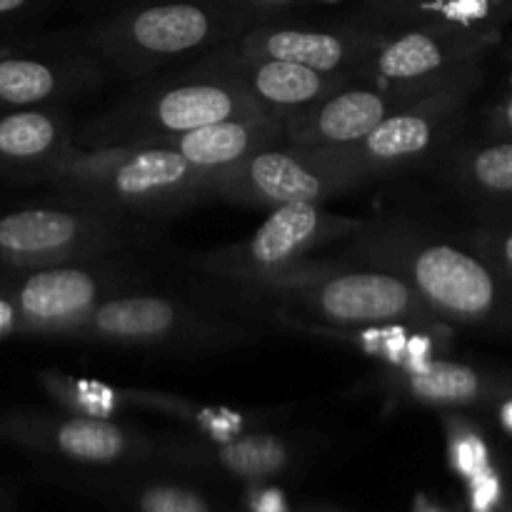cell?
I'll list each match as a JSON object with an SVG mask.
<instances>
[{
	"label": "cell",
	"mask_w": 512,
	"mask_h": 512,
	"mask_svg": "<svg viewBox=\"0 0 512 512\" xmlns=\"http://www.w3.org/2000/svg\"><path fill=\"white\" fill-rule=\"evenodd\" d=\"M355 258L398 273L440 323L512 333V280L493 263L408 223H370Z\"/></svg>",
	"instance_id": "cell-1"
},
{
	"label": "cell",
	"mask_w": 512,
	"mask_h": 512,
	"mask_svg": "<svg viewBox=\"0 0 512 512\" xmlns=\"http://www.w3.org/2000/svg\"><path fill=\"white\" fill-rule=\"evenodd\" d=\"M268 113L235 75L228 45L180 65L175 73L148 75L138 90L75 128L80 150L163 145L188 130L240 115Z\"/></svg>",
	"instance_id": "cell-2"
},
{
	"label": "cell",
	"mask_w": 512,
	"mask_h": 512,
	"mask_svg": "<svg viewBox=\"0 0 512 512\" xmlns=\"http://www.w3.org/2000/svg\"><path fill=\"white\" fill-rule=\"evenodd\" d=\"M260 20L245 0H153L110 10L75 33L115 78H148L223 48Z\"/></svg>",
	"instance_id": "cell-3"
},
{
	"label": "cell",
	"mask_w": 512,
	"mask_h": 512,
	"mask_svg": "<svg viewBox=\"0 0 512 512\" xmlns=\"http://www.w3.org/2000/svg\"><path fill=\"white\" fill-rule=\"evenodd\" d=\"M213 175L168 145L75 150L48 180L60 203L85 205L138 225L210 198Z\"/></svg>",
	"instance_id": "cell-4"
},
{
	"label": "cell",
	"mask_w": 512,
	"mask_h": 512,
	"mask_svg": "<svg viewBox=\"0 0 512 512\" xmlns=\"http://www.w3.org/2000/svg\"><path fill=\"white\" fill-rule=\"evenodd\" d=\"M480 80L483 65L393 113L358 143L328 150L365 185L435 165L458 140Z\"/></svg>",
	"instance_id": "cell-5"
},
{
	"label": "cell",
	"mask_w": 512,
	"mask_h": 512,
	"mask_svg": "<svg viewBox=\"0 0 512 512\" xmlns=\"http://www.w3.org/2000/svg\"><path fill=\"white\" fill-rule=\"evenodd\" d=\"M368 225V220L330 213L323 203L278 205L248 240L205 255L200 265L215 278L260 295L308 273L315 263H305V258L313 250L355 238Z\"/></svg>",
	"instance_id": "cell-6"
},
{
	"label": "cell",
	"mask_w": 512,
	"mask_h": 512,
	"mask_svg": "<svg viewBox=\"0 0 512 512\" xmlns=\"http://www.w3.org/2000/svg\"><path fill=\"white\" fill-rule=\"evenodd\" d=\"M283 308L303 313L308 318L345 328H370V325H415V328H440V320L430 313L413 285L398 273L385 268H343L320 265L300 275L298 280L260 293Z\"/></svg>",
	"instance_id": "cell-7"
},
{
	"label": "cell",
	"mask_w": 512,
	"mask_h": 512,
	"mask_svg": "<svg viewBox=\"0 0 512 512\" xmlns=\"http://www.w3.org/2000/svg\"><path fill=\"white\" fill-rule=\"evenodd\" d=\"M253 330L213 310L158 293H125L105 298L70 338L135 348L203 350L248 340Z\"/></svg>",
	"instance_id": "cell-8"
},
{
	"label": "cell",
	"mask_w": 512,
	"mask_h": 512,
	"mask_svg": "<svg viewBox=\"0 0 512 512\" xmlns=\"http://www.w3.org/2000/svg\"><path fill=\"white\" fill-rule=\"evenodd\" d=\"M138 225L85 205L25 208L0 218V265L23 270L95 260L133 243Z\"/></svg>",
	"instance_id": "cell-9"
},
{
	"label": "cell",
	"mask_w": 512,
	"mask_h": 512,
	"mask_svg": "<svg viewBox=\"0 0 512 512\" xmlns=\"http://www.w3.org/2000/svg\"><path fill=\"white\" fill-rule=\"evenodd\" d=\"M115 75L75 28L0 45V113L63 105L95 93Z\"/></svg>",
	"instance_id": "cell-10"
},
{
	"label": "cell",
	"mask_w": 512,
	"mask_h": 512,
	"mask_svg": "<svg viewBox=\"0 0 512 512\" xmlns=\"http://www.w3.org/2000/svg\"><path fill=\"white\" fill-rule=\"evenodd\" d=\"M365 188L363 180L328 148L275 145L210 178V198L258 208L325 203Z\"/></svg>",
	"instance_id": "cell-11"
},
{
	"label": "cell",
	"mask_w": 512,
	"mask_h": 512,
	"mask_svg": "<svg viewBox=\"0 0 512 512\" xmlns=\"http://www.w3.org/2000/svg\"><path fill=\"white\" fill-rule=\"evenodd\" d=\"M133 275L118 265L80 260L23 270L3 285L23 335H70L105 298L128 290Z\"/></svg>",
	"instance_id": "cell-12"
},
{
	"label": "cell",
	"mask_w": 512,
	"mask_h": 512,
	"mask_svg": "<svg viewBox=\"0 0 512 512\" xmlns=\"http://www.w3.org/2000/svg\"><path fill=\"white\" fill-rule=\"evenodd\" d=\"M385 33L350 20H285L265 18L250 25L233 40V50L248 58H273L305 65L318 73L350 75L368 63L370 55L383 43Z\"/></svg>",
	"instance_id": "cell-13"
},
{
	"label": "cell",
	"mask_w": 512,
	"mask_h": 512,
	"mask_svg": "<svg viewBox=\"0 0 512 512\" xmlns=\"http://www.w3.org/2000/svg\"><path fill=\"white\" fill-rule=\"evenodd\" d=\"M498 40L450 28H405L388 33L355 78L383 88H435L470 68Z\"/></svg>",
	"instance_id": "cell-14"
},
{
	"label": "cell",
	"mask_w": 512,
	"mask_h": 512,
	"mask_svg": "<svg viewBox=\"0 0 512 512\" xmlns=\"http://www.w3.org/2000/svg\"><path fill=\"white\" fill-rule=\"evenodd\" d=\"M438 88L440 85L383 88L355 78L325 98L283 115V140L285 145H298V148H340V145L358 143L385 118Z\"/></svg>",
	"instance_id": "cell-15"
},
{
	"label": "cell",
	"mask_w": 512,
	"mask_h": 512,
	"mask_svg": "<svg viewBox=\"0 0 512 512\" xmlns=\"http://www.w3.org/2000/svg\"><path fill=\"white\" fill-rule=\"evenodd\" d=\"M75 128L63 105L0 113V175L48 183L75 155Z\"/></svg>",
	"instance_id": "cell-16"
},
{
	"label": "cell",
	"mask_w": 512,
	"mask_h": 512,
	"mask_svg": "<svg viewBox=\"0 0 512 512\" xmlns=\"http://www.w3.org/2000/svg\"><path fill=\"white\" fill-rule=\"evenodd\" d=\"M348 18L385 35L405 28H450L500 40L512 25V0H360Z\"/></svg>",
	"instance_id": "cell-17"
},
{
	"label": "cell",
	"mask_w": 512,
	"mask_h": 512,
	"mask_svg": "<svg viewBox=\"0 0 512 512\" xmlns=\"http://www.w3.org/2000/svg\"><path fill=\"white\" fill-rule=\"evenodd\" d=\"M0 433L25 443L45 445L80 463H115L133 448V438L118 423L90 415H5Z\"/></svg>",
	"instance_id": "cell-18"
},
{
	"label": "cell",
	"mask_w": 512,
	"mask_h": 512,
	"mask_svg": "<svg viewBox=\"0 0 512 512\" xmlns=\"http://www.w3.org/2000/svg\"><path fill=\"white\" fill-rule=\"evenodd\" d=\"M283 143V118L273 113H253L188 130L178 138L165 140L163 145L183 155L195 168L218 175L240 165L250 155Z\"/></svg>",
	"instance_id": "cell-19"
},
{
	"label": "cell",
	"mask_w": 512,
	"mask_h": 512,
	"mask_svg": "<svg viewBox=\"0 0 512 512\" xmlns=\"http://www.w3.org/2000/svg\"><path fill=\"white\" fill-rule=\"evenodd\" d=\"M233 43V40H230ZM228 43V58L233 65L235 75L245 83L258 105L268 113L283 115L293 113V110L305 108V105L315 103V100L325 98L328 93L338 90L340 85L350 83V75H330L318 73L305 65L288 63V60H273V58H248V55H238L233 45Z\"/></svg>",
	"instance_id": "cell-20"
},
{
	"label": "cell",
	"mask_w": 512,
	"mask_h": 512,
	"mask_svg": "<svg viewBox=\"0 0 512 512\" xmlns=\"http://www.w3.org/2000/svg\"><path fill=\"white\" fill-rule=\"evenodd\" d=\"M438 170L460 195L483 205L512 203V140L458 143L438 160Z\"/></svg>",
	"instance_id": "cell-21"
},
{
	"label": "cell",
	"mask_w": 512,
	"mask_h": 512,
	"mask_svg": "<svg viewBox=\"0 0 512 512\" xmlns=\"http://www.w3.org/2000/svg\"><path fill=\"white\" fill-rule=\"evenodd\" d=\"M395 380L410 398L428 405H478L503 390L498 380L470 365L438 358L413 365Z\"/></svg>",
	"instance_id": "cell-22"
},
{
	"label": "cell",
	"mask_w": 512,
	"mask_h": 512,
	"mask_svg": "<svg viewBox=\"0 0 512 512\" xmlns=\"http://www.w3.org/2000/svg\"><path fill=\"white\" fill-rule=\"evenodd\" d=\"M210 455L223 470L235 478L263 480L288 468L293 450L280 435L250 433L240 438L218 440L210 445Z\"/></svg>",
	"instance_id": "cell-23"
},
{
	"label": "cell",
	"mask_w": 512,
	"mask_h": 512,
	"mask_svg": "<svg viewBox=\"0 0 512 512\" xmlns=\"http://www.w3.org/2000/svg\"><path fill=\"white\" fill-rule=\"evenodd\" d=\"M63 0H0V45L35 35L33 30L58 10Z\"/></svg>",
	"instance_id": "cell-24"
},
{
	"label": "cell",
	"mask_w": 512,
	"mask_h": 512,
	"mask_svg": "<svg viewBox=\"0 0 512 512\" xmlns=\"http://www.w3.org/2000/svg\"><path fill=\"white\" fill-rule=\"evenodd\" d=\"M470 248L512 280V223L495 220L483 225L470 235Z\"/></svg>",
	"instance_id": "cell-25"
},
{
	"label": "cell",
	"mask_w": 512,
	"mask_h": 512,
	"mask_svg": "<svg viewBox=\"0 0 512 512\" xmlns=\"http://www.w3.org/2000/svg\"><path fill=\"white\" fill-rule=\"evenodd\" d=\"M140 512H210V505L193 490L153 485L140 495Z\"/></svg>",
	"instance_id": "cell-26"
},
{
	"label": "cell",
	"mask_w": 512,
	"mask_h": 512,
	"mask_svg": "<svg viewBox=\"0 0 512 512\" xmlns=\"http://www.w3.org/2000/svg\"><path fill=\"white\" fill-rule=\"evenodd\" d=\"M10 335H23V325H20L13 300L0 285V338H10Z\"/></svg>",
	"instance_id": "cell-27"
},
{
	"label": "cell",
	"mask_w": 512,
	"mask_h": 512,
	"mask_svg": "<svg viewBox=\"0 0 512 512\" xmlns=\"http://www.w3.org/2000/svg\"><path fill=\"white\" fill-rule=\"evenodd\" d=\"M490 125H493V133H495L493 138L512 140V93L495 105L493 115H490Z\"/></svg>",
	"instance_id": "cell-28"
},
{
	"label": "cell",
	"mask_w": 512,
	"mask_h": 512,
	"mask_svg": "<svg viewBox=\"0 0 512 512\" xmlns=\"http://www.w3.org/2000/svg\"><path fill=\"white\" fill-rule=\"evenodd\" d=\"M483 465H485V450L478 440H473V443H468L460 448V468H463L465 473H470V475L478 473Z\"/></svg>",
	"instance_id": "cell-29"
},
{
	"label": "cell",
	"mask_w": 512,
	"mask_h": 512,
	"mask_svg": "<svg viewBox=\"0 0 512 512\" xmlns=\"http://www.w3.org/2000/svg\"><path fill=\"white\" fill-rule=\"evenodd\" d=\"M260 18H278V15H285L290 8H293L298 0H245Z\"/></svg>",
	"instance_id": "cell-30"
},
{
	"label": "cell",
	"mask_w": 512,
	"mask_h": 512,
	"mask_svg": "<svg viewBox=\"0 0 512 512\" xmlns=\"http://www.w3.org/2000/svg\"><path fill=\"white\" fill-rule=\"evenodd\" d=\"M498 498V485L493 483V480H488V483H483L478 488V495H475V508L480 512L488 510L490 505H493V500Z\"/></svg>",
	"instance_id": "cell-31"
},
{
	"label": "cell",
	"mask_w": 512,
	"mask_h": 512,
	"mask_svg": "<svg viewBox=\"0 0 512 512\" xmlns=\"http://www.w3.org/2000/svg\"><path fill=\"white\" fill-rule=\"evenodd\" d=\"M90 3L95 5H103L105 13H110V10H118V8H125V5H138V3H153V0H90Z\"/></svg>",
	"instance_id": "cell-32"
},
{
	"label": "cell",
	"mask_w": 512,
	"mask_h": 512,
	"mask_svg": "<svg viewBox=\"0 0 512 512\" xmlns=\"http://www.w3.org/2000/svg\"><path fill=\"white\" fill-rule=\"evenodd\" d=\"M503 418H505V423H508L510 428H512V403L508 405V408H505V415H503Z\"/></svg>",
	"instance_id": "cell-33"
},
{
	"label": "cell",
	"mask_w": 512,
	"mask_h": 512,
	"mask_svg": "<svg viewBox=\"0 0 512 512\" xmlns=\"http://www.w3.org/2000/svg\"><path fill=\"white\" fill-rule=\"evenodd\" d=\"M318 3H330V0H318Z\"/></svg>",
	"instance_id": "cell-34"
}]
</instances>
